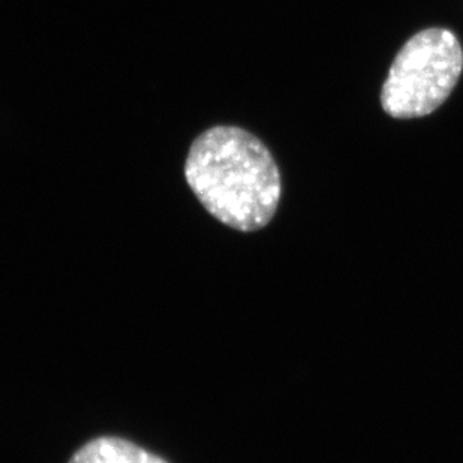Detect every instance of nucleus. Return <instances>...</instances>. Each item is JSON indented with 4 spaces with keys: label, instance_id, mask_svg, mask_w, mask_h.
<instances>
[{
    "label": "nucleus",
    "instance_id": "obj_2",
    "mask_svg": "<svg viewBox=\"0 0 463 463\" xmlns=\"http://www.w3.org/2000/svg\"><path fill=\"white\" fill-rule=\"evenodd\" d=\"M462 71V45L453 32H419L390 66L381 90L383 109L394 118H424L449 99Z\"/></svg>",
    "mask_w": 463,
    "mask_h": 463
},
{
    "label": "nucleus",
    "instance_id": "obj_1",
    "mask_svg": "<svg viewBox=\"0 0 463 463\" xmlns=\"http://www.w3.org/2000/svg\"><path fill=\"white\" fill-rule=\"evenodd\" d=\"M184 179L213 218L241 232L267 227L282 197L270 150L237 127L210 128L198 136L184 162Z\"/></svg>",
    "mask_w": 463,
    "mask_h": 463
},
{
    "label": "nucleus",
    "instance_id": "obj_3",
    "mask_svg": "<svg viewBox=\"0 0 463 463\" xmlns=\"http://www.w3.org/2000/svg\"><path fill=\"white\" fill-rule=\"evenodd\" d=\"M68 463H168L125 438L99 437L86 442Z\"/></svg>",
    "mask_w": 463,
    "mask_h": 463
}]
</instances>
